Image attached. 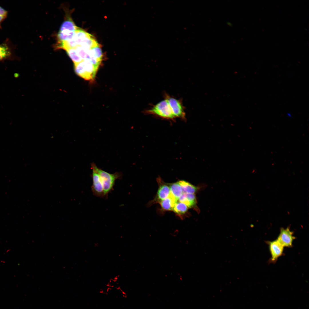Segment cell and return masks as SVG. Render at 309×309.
Here are the masks:
<instances>
[{"label": "cell", "instance_id": "obj_1", "mask_svg": "<svg viewBox=\"0 0 309 309\" xmlns=\"http://www.w3.org/2000/svg\"><path fill=\"white\" fill-rule=\"evenodd\" d=\"M91 167L99 175L103 185L104 197H107L108 193L113 190L116 180L122 179V173L118 172L113 174L109 173L98 167L94 163H92Z\"/></svg>", "mask_w": 309, "mask_h": 309}, {"label": "cell", "instance_id": "obj_2", "mask_svg": "<svg viewBox=\"0 0 309 309\" xmlns=\"http://www.w3.org/2000/svg\"><path fill=\"white\" fill-rule=\"evenodd\" d=\"M99 67L93 64L88 60H84L74 64L76 73L80 77L87 80H93Z\"/></svg>", "mask_w": 309, "mask_h": 309}, {"label": "cell", "instance_id": "obj_3", "mask_svg": "<svg viewBox=\"0 0 309 309\" xmlns=\"http://www.w3.org/2000/svg\"><path fill=\"white\" fill-rule=\"evenodd\" d=\"M145 112L165 119H173L175 118L168 102L165 99L146 110Z\"/></svg>", "mask_w": 309, "mask_h": 309}, {"label": "cell", "instance_id": "obj_4", "mask_svg": "<svg viewBox=\"0 0 309 309\" xmlns=\"http://www.w3.org/2000/svg\"><path fill=\"white\" fill-rule=\"evenodd\" d=\"M165 99L167 100L169 105L175 118L185 119V114L181 101L172 97L167 94H165Z\"/></svg>", "mask_w": 309, "mask_h": 309}, {"label": "cell", "instance_id": "obj_5", "mask_svg": "<svg viewBox=\"0 0 309 309\" xmlns=\"http://www.w3.org/2000/svg\"><path fill=\"white\" fill-rule=\"evenodd\" d=\"M91 168L92 170V192L94 195L97 197H104L103 188L100 176L94 168Z\"/></svg>", "mask_w": 309, "mask_h": 309}, {"label": "cell", "instance_id": "obj_6", "mask_svg": "<svg viewBox=\"0 0 309 309\" xmlns=\"http://www.w3.org/2000/svg\"><path fill=\"white\" fill-rule=\"evenodd\" d=\"M293 234V232L289 227L286 229L282 227L280 229V233L277 239L284 247H291L295 238Z\"/></svg>", "mask_w": 309, "mask_h": 309}, {"label": "cell", "instance_id": "obj_7", "mask_svg": "<svg viewBox=\"0 0 309 309\" xmlns=\"http://www.w3.org/2000/svg\"><path fill=\"white\" fill-rule=\"evenodd\" d=\"M269 245L271 257L270 262L275 263L278 259L283 254L284 247L277 239L272 241H267Z\"/></svg>", "mask_w": 309, "mask_h": 309}, {"label": "cell", "instance_id": "obj_8", "mask_svg": "<svg viewBox=\"0 0 309 309\" xmlns=\"http://www.w3.org/2000/svg\"><path fill=\"white\" fill-rule=\"evenodd\" d=\"M13 53L11 46L7 39L0 44V61L12 59L13 58Z\"/></svg>", "mask_w": 309, "mask_h": 309}, {"label": "cell", "instance_id": "obj_9", "mask_svg": "<svg viewBox=\"0 0 309 309\" xmlns=\"http://www.w3.org/2000/svg\"><path fill=\"white\" fill-rule=\"evenodd\" d=\"M179 201L184 203L189 207H192L196 204V200L194 194L183 193L179 198Z\"/></svg>", "mask_w": 309, "mask_h": 309}, {"label": "cell", "instance_id": "obj_10", "mask_svg": "<svg viewBox=\"0 0 309 309\" xmlns=\"http://www.w3.org/2000/svg\"><path fill=\"white\" fill-rule=\"evenodd\" d=\"M78 27L75 24L73 20L69 16H66L64 21L60 27L59 31H75Z\"/></svg>", "mask_w": 309, "mask_h": 309}, {"label": "cell", "instance_id": "obj_11", "mask_svg": "<svg viewBox=\"0 0 309 309\" xmlns=\"http://www.w3.org/2000/svg\"><path fill=\"white\" fill-rule=\"evenodd\" d=\"M170 194L169 187L163 184L160 186L157 193V199L158 201L160 202L163 200L168 197Z\"/></svg>", "mask_w": 309, "mask_h": 309}, {"label": "cell", "instance_id": "obj_12", "mask_svg": "<svg viewBox=\"0 0 309 309\" xmlns=\"http://www.w3.org/2000/svg\"><path fill=\"white\" fill-rule=\"evenodd\" d=\"M177 201L170 194L168 197L161 201L160 203L162 208L163 210L171 211L173 210L175 204Z\"/></svg>", "mask_w": 309, "mask_h": 309}, {"label": "cell", "instance_id": "obj_13", "mask_svg": "<svg viewBox=\"0 0 309 309\" xmlns=\"http://www.w3.org/2000/svg\"><path fill=\"white\" fill-rule=\"evenodd\" d=\"M170 194L177 201L183 193L182 188L178 182L171 184L170 187Z\"/></svg>", "mask_w": 309, "mask_h": 309}, {"label": "cell", "instance_id": "obj_14", "mask_svg": "<svg viewBox=\"0 0 309 309\" xmlns=\"http://www.w3.org/2000/svg\"><path fill=\"white\" fill-rule=\"evenodd\" d=\"M178 182L181 185L183 193L194 194L197 190V187L185 181H180Z\"/></svg>", "mask_w": 309, "mask_h": 309}, {"label": "cell", "instance_id": "obj_15", "mask_svg": "<svg viewBox=\"0 0 309 309\" xmlns=\"http://www.w3.org/2000/svg\"><path fill=\"white\" fill-rule=\"evenodd\" d=\"M75 31H59L57 34L58 41H64L70 40L73 37Z\"/></svg>", "mask_w": 309, "mask_h": 309}, {"label": "cell", "instance_id": "obj_16", "mask_svg": "<svg viewBox=\"0 0 309 309\" xmlns=\"http://www.w3.org/2000/svg\"><path fill=\"white\" fill-rule=\"evenodd\" d=\"M188 209V207L185 204L177 201L175 204L173 211L177 214L181 215L185 213Z\"/></svg>", "mask_w": 309, "mask_h": 309}, {"label": "cell", "instance_id": "obj_17", "mask_svg": "<svg viewBox=\"0 0 309 309\" xmlns=\"http://www.w3.org/2000/svg\"><path fill=\"white\" fill-rule=\"evenodd\" d=\"M66 51L67 54L72 60L74 64L78 63L83 61L74 48L69 49L66 50Z\"/></svg>", "mask_w": 309, "mask_h": 309}, {"label": "cell", "instance_id": "obj_18", "mask_svg": "<svg viewBox=\"0 0 309 309\" xmlns=\"http://www.w3.org/2000/svg\"><path fill=\"white\" fill-rule=\"evenodd\" d=\"M115 289L120 291L121 293L122 296L125 298H127V294L126 292L124 291L120 286H118L115 287Z\"/></svg>", "mask_w": 309, "mask_h": 309}, {"label": "cell", "instance_id": "obj_19", "mask_svg": "<svg viewBox=\"0 0 309 309\" xmlns=\"http://www.w3.org/2000/svg\"><path fill=\"white\" fill-rule=\"evenodd\" d=\"M7 11L2 7L0 6V15L7 17Z\"/></svg>", "mask_w": 309, "mask_h": 309}, {"label": "cell", "instance_id": "obj_20", "mask_svg": "<svg viewBox=\"0 0 309 309\" xmlns=\"http://www.w3.org/2000/svg\"><path fill=\"white\" fill-rule=\"evenodd\" d=\"M119 278V275H118L117 276H115L113 278H110L108 282L109 283H111V284H112V282H114L115 283V282H116L118 281V280Z\"/></svg>", "mask_w": 309, "mask_h": 309}, {"label": "cell", "instance_id": "obj_21", "mask_svg": "<svg viewBox=\"0 0 309 309\" xmlns=\"http://www.w3.org/2000/svg\"><path fill=\"white\" fill-rule=\"evenodd\" d=\"M6 18V17L0 15V28L1 27V23Z\"/></svg>", "mask_w": 309, "mask_h": 309}, {"label": "cell", "instance_id": "obj_22", "mask_svg": "<svg viewBox=\"0 0 309 309\" xmlns=\"http://www.w3.org/2000/svg\"><path fill=\"white\" fill-rule=\"evenodd\" d=\"M99 292L101 294L106 295L105 291L103 289H100L99 291Z\"/></svg>", "mask_w": 309, "mask_h": 309}, {"label": "cell", "instance_id": "obj_23", "mask_svg": "<svg viewBox=\"0 0 309 309\" xmlns=\"http://www.w3.org/2000/svg\"><path fill=\"white\" fill-rule=\"evenodd\" d=\"M98 243H94V246L95 247H98Z\"/></svg>", "mask_w": 309, "mask_h": 309}, {"label": "cell", "instance_id": "obj_24", "mask_svg": "<svg viewBox=\"0 0 309 309\" xmlns=\"http://www.w3.org/2000/svg\"><path fill=\"white\" fill-rule=\"evenodd\" d=\"M287 115H288V116L289 117H291V114H290L289 113H288V114Z\"/></svg>", "mask_w": 309, "mask_h": 309}]
</instances>
